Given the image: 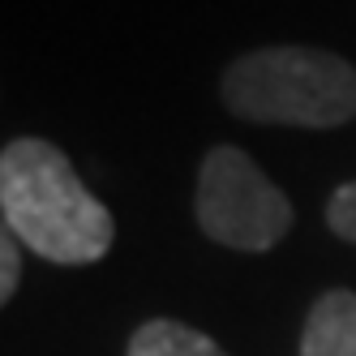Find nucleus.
Listing matches in <instances>:
<instances>
[{"instance_id":"1","label":"nucleus","mask_w":356,"mask_h":356,"mask_svg":"<svg viewBox=\"0 0 356 356\" xmlns=\"http://www.w3.org/2000/svg\"><path fill=\"white\" fill-rule=\"evenodd\" d=\"M0 215L5 232L56 266H95L116 241V219L69 155L47 138H13L0 150Z\"/></svg>"},{"instance_id":"2","label":"nucleus","mask_w":356,"mask_h":356,"mask_svg":"<svg viewBox=\"0 0 356 356\" xmlns=\"http://www.w3.org/2000/svg\"><path fill=\"white\" fill-rule=\"evenodd\" d=\"M219 99L236 120L343 129L356 120V65L326 47L270 43L232 56L219 78Z\"/></svg>"},{"instance_id":"3","label":"nucleus","mask_w":356,"mask_h":356,"mask_svg":"<svg viewBox=\"0 0 356 356\" xmlns=\"http://www.w3.org/2000/svg\"><path fill=\"white\" fill-rule=\"evenodd\" d=\"M193 219L207 241L236 253H266L296 223L288 193L241 146H227V142L211 146L197 163Z\"/></svg>"},{"instance_id":"4","label":"nucleus","mask_w":356,"mask_h":356,"mask_svg":"<svg viewBox=\"0 0 356 356\" xmlns=\"http://www.w3.org/2000/svg\"><path fill=\"white\" fill-rule=\"evenodd\" d=\"M300 356H356V292L326 288L300 326Z\"/></svg>"},{"instance_id":"5","label":"nucleus","mask_w":356,"mask_h":356,"mask_svg":"<svg viewBox=\"0 0 356 356\" xmlns=\"http://www.w3.org/2000/svg\"><path fill=\"white\" fill-rule=\"evenodd\" d=\"M124 356H227V352L189 322L150 318L129 335V352Z\"/></svg>"},{"instance_id":"6","label":"nucleus","mask_w":356,"mask_h":356,"mask_svg":"<svg viewBox=\"0 0 356 356\" xmlns=\"http://www.w3.org/2000/svg\"><path fill=\"white\" fill-rule=\"evenodd\" d=\"M326 227L339 241L356 245V181H343L335 193L326 197Z\"/></svg>"},{"instance_id":"7","label":"nucleus","mask_w":356,"mask_h":356,"mask_svg":"<svg viewBox=\"0 0 356 356\" xmlns=\"http://www.w3.org/2000/svg\"><path fill=\"white\" fill-rule=\"evenodd\" d=\"M17 284H22V253H17V236L5 232L0 236V305L17 296Z\"/></svg>"}]
</instances>
